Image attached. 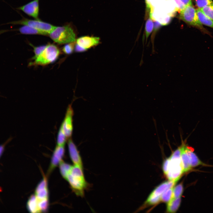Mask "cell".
Masks as SVG:
<instances>
[{"mask_svg": "<svg viewBox=\"0 0 213 213\" xmlns=\"http://www.w3.org/2000/svg\"><path fill=\"white\" fill-rule=\"evenodd\" d=\"M49 35L54 42L64 44L75 42L77 34L73 27L69 24L56 26Z\"/></svg>", "mask_w": 213, "mask_h": 213, "instance_id": "2", "label": "cell"}, {"mask_svg": "<svg viewBox=\"0 0 213 213\" xmlns=\"http://www.w3.org/2000/svg\"><path fill=\"white\" fill-rule=\"evenodd\" d=\"M67 141L69 154L74 165L83 167L82 158L77 147L71 138L69 139Z\"/></svg>", "mask_w": 213, "mask_h": 213, "instance_id": "12", "label": "cell"}, {"mask_svg": "<svg viewBox=\"0 0 213 213\" xmlns=\"http://www.w3.org/2000/svg\"><path fill=\"white\" fill-rule=\"evenodd\" d=\"M27 208L31 213L41 212L35 194L31 195L29 198L27 202Z\"/></svg>", "mask_w": 213, "mask_h": 213, "instance_id": "17", "label": "cell"}, {"mask_svg": "<svg viewBox=\"0 0 213 213\" xmlns=\"http://www.w3.org/2000/svg\"><path fill=\"white\" fill-rule=\"evenodd\" d=\"M149 17L145 24V35L146 42L149 37L153 31L154 26L152 18L150 14H149Z\"/></svg>", "mask_w": 213, "mask_h": 213, "instance_id": "21", "label": "cell"}, {"mask_svg": "<svg viewBox=\"0 0 213 213\" xmlns=\"http://www.w3.org/2000/svg\"><path fill=\"white\" fill-rule=\"evenodd\" d=\"M76 44L84 49L86 51L95 47L101 43L99 37L93 36H81L76 39Z\"/></svg>", "mask_w": 213, "mask_h": 213, "instance_id": "10", "label": "cell"}, {"mask_svg": "<svg viewBox=\"0 0 213 213\" xmlns=\"http://www.w3.org/2000/svg\"><path fill=\"white\" fill-rule=\"evenodd\" d=\"M74 111L71 105L67 107L65 115L60 127L62 129L67 140L71 138L73 130Z\"/></svg>", "mask_w": 213, "mask_h": 213, "instance_id": "8", "label": "cell"}, {"mask_svg": "<svg viewBox=\"0 0 213 213\" xmlns=\"http://www.w3.org/2000/svg\"><path fill=\"white\" fill-rule=\"evenodd\" d=\"M176 183L172 180L163 183L157 187L150 195L154 196L161 197L165 191L169 188L173 187Z\"/></svg>", "mask_w": 213, "mask_h": 213, "instance_id": "14", "label": "cell"}, {"mask_svg": "<svg viewBox=\"0 0 213 213\" xmlns=\"http://www.w3.org/2000/svg\"><path fill=\"white\" fill-rule=\"evenodd\" d=\"M173 187L169 188L165 191L161 196V201L168 203L172 199Z\"/></svg>", "mask_w": 213, "mask_h": 213, "instance_id": "23", "label": "cell"}, {"mask_svg": "<svg viewBox=\"0 0 213 213\" xmlns=\"http://www.w3.org/2000/svg\"><path fill=\"white\" fill-rule=\"evenodd\" d=\"M145 1L147 9L150 10V12H151V0H145Z\"/></svg>", "mask_w": 213, "mask_h": 213, "instance_id": "33", "label": "cell"}, {"mask_svg": "<svg viewBox=\"0 0 213 213\" xmlns=\"http://www.w3.org/2000/svg\"><path fill=\"white\" fill-rule=\"evenodd\" d=\"M181 201L180 197L171 199L167 204V212L169 213L175 212L180 207Z\"/></svg>", "mask_w": 213, "mask_h": 213, "instance_id": "19", "label": "cell"}, {"mask_svg": "<svg viewBox=\"0 0 213 213\" xmlns=\"http://www.w3.org/2000/svg\"><path fill=\"white\" fill-rule=\"evenodd\" d=\"M6 24L27 25L43 31L47 33L49 35L56 27L39 19L30 20L24 17L20 20L11 21L0 25Z\"/></svg>", "mask_w": 213, "mask_h": 213, "instance_id": "7", "label": "cell"}, {"mask_svg": "<svg viewBox=\"0 0 213 213\" xmlns=\"http://www.w3.org/2000/svg\"><path fill=\"white\" fill-rule=\"evenodd\" d=\"M160 201L161 197L154 196L149 195L145 203L149 205H154L158 204Z\"/></svg>", "mask_w": 213, "mask_h": 213, "instance_id": "27", "label": "cell"}, {"mask_svg": "<svg viewBox=\"0 0 213 213\" xmlns=\"http://www.w3.org/2000/svg\"><path fill=\"white\" fill-rule=\"evenodd\" d=\"M67 139L63 131L60 127L57 134V145L59 146H64Z\"/></svg>", "mask_w": 213, "mask_h": 213, "instance_id": "22", "label": "cell"}, {"mask_svg": "<svg viewBox=\"0 0 213 213\" xmlns=\"http://www.w3.org/2000/svg\"><path fill=\"white\" fill-rule=\"evenodd\" d=\"M65 153L64 146L57 145L53 153L47 175H49L62 161Z\"/></svg>", "mask_w": 213, "mask_h": 213, "instance_id": "9", "label": "cell"}, {"mask_svg": "<svg viewBox=\"0 0 213 213\" xmlns=\"http://www.w3.org/2000/svg\"><path fill=\"white\" fill-rule=\"evenodd\" d=\"M200 9L206 16L213 20V3Z\"/></svg>", "mask_w": 213, "mask_h": 213, "instance_id": "25", "label": "cell"}, {"mask_svg": "<svg viewBox=\"0 0 213 213\" xmlns=\"http://www.w3.org/2000/svg\"><path fill=\"white\" fill-rule=\"evenodd\" d=\"M170 163V158L167 159L164 161L162 169L165 175H167Z\"/></svg>", "mask_w": 213, "mask_h": 213, "instance_id": "30", "label": "cell"}, {"mask_svg": "<svg viewBox=\"0 0 213 213\" xmlns=\"http://www.w3.org/2000/svg\"><path fill=\"white\" fill-rule=\"evenodd\" d=\"M39 0H33L16 9L22 11L30 16L38 19L39 11Z\"/></svg>", "mask_w": 213, "mask_h": 213, "instance_id": "11", "label": "cell"}, {"mask_svg": "<svg viewBox=\"0 0 213 213\" xmlns=\"http://www.w3.org/2000/svg\"><path fill=\"white\" fill-rule=\"evenodd\" d=\"M176 3L177 5L178 9L180 11L184 9L185 7V4L180 1V0H173Z\"/></svg>", "mask_w": 213, "mask_h": 213, "instance_id": "31", "label": "cell"}, {"mask_svg": "<svg viewBox=\"0 0 213 213\" xmlns=\"http://www.w3.org/2000/svg\"><path fill=\"white\" fill-rule=\"evenodd\" d=\"M46 45H43L37 47L33 46V51L35 56L33 57H36L40 54L46 48Z\"/></svg>", "mask_w": 213, "mask_h": 213, "instance_id": "29", "label": "cell"}, {"mask_svg": "<svg viewBox=\"0 0 213 213\" xmlns=\"http://www.w3.org/2000/svg\"><path fill=\"white\" fill-rule=\"evenodd\" d=\"M72 166L62 160L59 164L60 173L62 177L66 180Z\"/></svg>", "mask_w": 213, "mask_h": 213, "instance_id": "20", "label": "cell"}, {"mask_svg": "<svg viewBox=\"0 0 213 213\" xmlns=\"http://www.w3.org/2000/svg\"><path fill=\"white\" fill-rule=\"evenodd\" d=\"M185 149L186 152L190 160L192 167H196L199 165L209 166L202 162L198 158L196 154L192 151V149L185 144Z\"/></svg>", "mask_w": 213, "mask_h": 213, "instance_id": "15", "label": "cell"}, {"mask_svg": "<svg viewBox=\"0 0 213 213\" xmlns=\"http://www.w3.org/2000/svg\"><path fill=\"white\" fill-rule=\"evenodd\" d=\"M75 42L68 43L64 45L62 49L63 52L67 54H70L72 53L74 49Z\"/></svg>", "mask_w": 213, "mask_h": 213, "instance_id": "26", "label": "cell"}, {"mask_svg": "<svg viewBox=\"0 0 213 213\" xmlns=\"http://www.w3.org/2000/svg\"><path fill=\"white\" fill-rule=\"evenodd\" d=\"M16 30L24 34L49 35L47 33L43 31L27 25H23Z\"/></svg>", "mask_w": 213, "mask_h": 213, "instance_id": "16", "label": "cell"}, {"mask_svg": "<svg viewBox=\"0 0 213 213\" xmlns=\"http://www.w3.org/2000/svg\"><path fill=\"white\" fill-rule=\"evenodd\" d=\"M196 11L199 19L201 23L213 28V20L206 16L200 8H198Z\"/></svg>", "mask_w": 213, "mask_h": 213, "instance_id": "18", "label": "cell"}, {"mask_svg": "<svg viewBox=\"0 0 213 213\" xmlns=\"http://www.w3.org/2000/svg\"><path fill=\"white\" fill-rule=\"evenodd\" d=\"M183 186L182 183L173 188L172 199H176L180 197L183 191Z\"/></svg>", "mask_w": 213, "mask_h": 213, "instance_id": "24", "label": "cell"}, {"mask_svg": "<svg viewBox=\"0 0 213 213\" xmlns=\"http://www.w3.org/2000/svg\"><path fill=\"white\" fill-rule=\"evenodd\" d=\"M74 50L75 51L77 52H81L86 51L84 49L76 43L75 46Z\"/></svg>", "mask_w": 213, "mask_h": 213, "instance_id": "32", "label": "cell"}, {"mask_svg": "<svg viewBox=\"0 0 213 213\" xmlns=\"http://www.w3.org/2000/svg\"><path fill=\"white\" fill-rule=\"evenodd\" d=\"M179 17L187 24L199 29L204 33L210 35L209 32L204 28L200 22L196 10L192 5L186 6L180 11Z\"/></svg>", "mask_w": 213, "mask_h": 213, "instance_id": "5", "label": "cell"}, {"mask_svg": "<svg viewBox=\"0 0 213 213\" xmlns=\"http://www.w3.org/2000/svg\"><path fill=\"white\" fill-rule=\"evenodd\" d=\"M185 145L183 143L181 146V159L183 173L190 171L192 168L189 157L185 150Z\"/></svg>", "mask_w": 213, "mask_h": 213, "instance_id": "13", "label": "cell"}, {"mask_svg": "<svg viewBox=\"0 0 213 213\" xmlns=\"http://www.w3.org/2000/svg\"><path fill=\"white\" fill-rule=\"evenodd\" d=\"M195 2L196 5L199 8H201L213 3L212 0H195Z\"/></svg>", "mask_w": 213, "mask_h": 213, "instance_id": "28", "label": "cell"}, {"mask_svg": "<svg viewBox=\"0 0 213 213\" xmlns=\"http://www.w3.org/2000/svg\"><path fill=\"white\" fill-rule=\"evenodd\" d=\"M185 6L192 5L191 0H180Z\"/></svg>", "mask_w": 213, "mask_h": 213, "instance_id": "34", "label": "cell"}, {"mask_svg": "<svg viewBox=\"0 0 213 213\" xmlns=\"http://www.w3.org/2000/svg\"><path fill=\"white\" fill-rule=\"evenodd\" d=\"M66 180L71 189L77 196L83 197L85 190L89 189L91 185L85 180L83 172V167L79 166H72Z\"/></svg>", "mask_w": 213, "mask_h": 213, "instance_id": "1", "label": "cell"}, {"mask_svg": "<svg viewBox=\"0 0 213 213\" xmlns=\"http://www.w3.org/2000/svg\"><path fill=\"white\" fill-rule=\"evenodd\" d=\"M181 146L173 152L170 158L167 173L166 175L169 180L177 182L183 172L181 159Z\"/></svg>", "mask_w": 213, "mask_h": 213, "instance_id": "4", "label": "cell"}, {"mask_svg": "<svg viewBox=\"0 0 213 213\" xmlns=\"http://www.w3.org/2000/svg\"><path fill=\"white\" fill-rule=\"evenodd\" d=\"M4 149V146H0V156L2 154Z\"/></svg>", "mask_w": 213, "mask_h": 213, "instance_id": "35", "label": "cell"}, {"mask_svg": "<svg viewBox=\"0 0 213 213\" xmlns=\"http://www.w3.org/2000/svg\"><path fill=\"white\" fill-rule=\"evenodd\" d=\"M60 51L54 44H49L38 55L33 58V62L29 63L30 66H45L55 61L59 57Z\"/></svg>", "mask_w": 213, "mask_h": 213, "instance_id": "3", "label": "cell"}, {"mask_svg": "<svg viewBox=\"0 0 213 213\" xmlns=\"http://www.w3.org/2000/svg\"><path fill=\"white\" fill-rule=\"evenodd\" d=\"M47 177L45 176L36 186L35 195L41 212L47 210L49 205Z\"/></svg>", "mask_w": 213, "mask_h": 213, "instance_id": "6", "label": "cell"}]
</instances>
